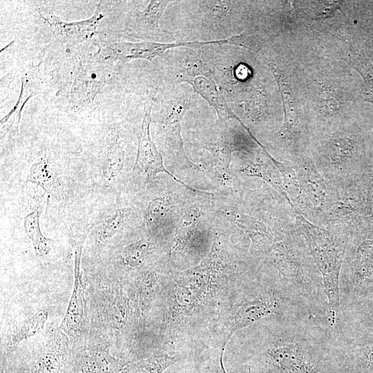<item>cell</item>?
<instances>
[{
  "label": "cell",
  "instance_id": "obj_1",
  "mask_svg": "<svg viewBox=\"0 0 373 373\" xmlns=\"http://www.w3.org/2000/svg\"><path fill=\"white\" fill-rule=\"evenodd\" d=\"M316 168L337 191L373 175V162L363 146L362 133L350 119L312 134L308 149Z\"/></svg>",
  "mask_w": 373,
  "mask_h": 373
},
{
  "label": "cell",
  "instance_id": "obj_2",
  "mask_svg": "<svg viewBox=\"0 0 373 373\" xmlns=\"http://www.w3.org/2000/svg\"><path fill=\"white\" fill-rule=\"evenodd\" d=\"M298 227L319 271L327 302V322L333 327L341 308L340 278L348 229L344 226L321 227L296 214Z\"/></svg>",
  "mask_w": 373,
  "mask_h": 373
},
{
  "label": "cell",
  "instance_id": "obj_3",
  "mask_svg": "<svg viewBox=\"0 0 373 373\" xmlns=\"http://www.w3.org/2000/svg\"><path fill=\"white\" fill-rule=\"evenodd\" d=\"M289 164L298 186L297 197L291 202L294 207L309 222L324 227L337 200V191L325 182L308 153Z\"/></svg>",
  "mask_w": 373,
  "mask_h": 373
},
{
  "label": "cell",
  "instance_id": "obj_4",
  "mask_svg": "<svg viewBox=\"0 0 373 373\" xmlns=\"http://www.w3.org/2000/svg\"><path fill=\"white\" fill-rule=\"evenodd\" d=\"M221 44V40L156 43L149 41L141 42H113L100 47V54L104 59L122 62L133 59H146L152 61L153 58L160 56L170 49L180 46H200L207 44Z\"/></svg>",
  "mask_w": 373,
  "mask_h": 373
},
{
  "label": "cell",
  "instance_id": "obj_5",
  "mask_svg": "<svg viewBox=\"0 0 373 373\" xmlns=\"http://www.w3.org/2000/svg\"><path fill=\"white\" fill-rule=\"evenodd\" d=\"M68 339L62 331L54 330L27 363L26 373H66L69 355Z\"/></svg>",
  "mask_w": 373,
  "mask_h": 373
},
{
  "label": "cell",
  "instance_id": "obj_6",
  "mask_svg": "<svg viewBox=\"0 0 373 373\" xmlns=\"http://www.w3.org/2000/svg\"><path fill=\"white\" fill-rule=\"evenodd\" d=\"M127 363L100 345L85 347L69 354L66 373H119Z\"/></svg>",
  "mask_w": 373,
  "mask_h": 373
},
{
  "label": "cell",
  "instance_id": "obj_7",
  "mask_svg": "<svg viewBox=\"0 0 373 373\" xmlns=\"http://www.w3.org/2000/svg\"><path fill=\"white\" fill-rule=\"evenodd\" d=\"M39 15L49 25L55 38L68 44L81 42L90 38L95 32L100 21L104 17L101 3L93 15L85 20L75 22L63 21L52 10L40 9Z\"/></svg>",
  "mask_w": 373,
  "mask_h": 373
},
{
  "label": "cell",
  "instance_id": "obj_8",
  "mask_svg": "<svg viewBox=\"0 0 373 373\" xmlns=\"http://www.w3.org/2000/svg\"><path fill=\"white\" fill-rule=\"evenodd\" d=\"M153 98L144 102V114L140 133L137 135L138 148L135 166L145 172L148 177H153L158 173H166L176 181H179L172 175L164 166L162 158L150 135L151 112ZM180 183L185 185L182 182Z\"/></svg>",
  "mask_w": 373,
  "mask_h": 373
},
{
  "label": "cell",
  "instance_id": "obj_9",
  "mask_svg": "<svg viewBox=\"0 0 373 373\" xmlns=\"http://www.w3.org/2000/svg\"><path fill=\"white\" fill-rule=\"evenodd\" d=\"M281 309L280 303L275 298H257L244 302L236 312L228 332L224 338L220 350V362L223 373H227L223 366L225 347L233 334L239 329L270 315Z\"/></svg>",
  "mask_w": 373,
  "mask_h": 373
},
{
  "label": "cell",
  "instance_id": "obj_10",
  "mask_svg": "<svg viewBox=\"0 0 373 373\" xmlns=\"http://www.w3.org/2000/svg\"><path fill=\"white\" fill-rule=\"evenodd\" d=\"M85 236L74 245V284L68 306L59 329L65 334H75L81 327L85 312V300L82 276L81 272V257Z\"/></svg>",
  "mask_w": 373,
  "mask_h": 373
},
{
  "label": "cell",
  "instance_id": "obj_11",
  "mask_svg": "<svg viewBox=\"0 0 373 373\" xmlns=\"http://www.w3.org/2000/svg\"><path fill=\"white\" fill-rule=\"evenodd\" d=\"M40 63L32 65L21 76V88L19 97L13 108L1 119V140L8 133H18L21 111L28 100L37 95L41 88L39 72Z\"/></svg>",
  "mask_w": 373,
  "mask_h": 373
},
{
  "label": "cell",
  "instance_id": "obj_12",
  "mask_svg": "<svg viewBox=\"0 0 373 373\" xmlns=\"http://www.w3.org/2000/svg\"><path fill=\"white\" fill-rule=\"evenodd\" d=\"M180 80L191 84L195 92L200 95L218 113L224 117L238 119L227 106L219 92L212 75L208 70L194 68L180 75Z\"/></svg>",
  "mask_w": 373,
  "mask_h": 373
},
{
  "label": "cell",
  "instance_id": "obj_13",
  "mask_svg": "<svg viewBox=\"0 0 373 373\" xmlns=\"http://www.w3.org/2000/svg\"><path fill=\"white\" fill-rule=\"evenodd\" d=\"M47 319L48 312L39 310L17 327L4 345L1 363L6 361L21 342L37 334L44 328Z\"/></svg>",
  "mask_w": 373,
  "mask_h": 373
},
{
  "label": "cell",
  "instance_id": "obj_14",
  "mask_svg": "<svg viewBox=\"0 0 373 373\" xmlns=\"http://www.w3.org/2000/svg\"><path fill=\"white\" fill-rule=\"evenodd\" d=\"M40 215V207L28 213L24 218L23 227L25 233L30 240L37 254L44 256L50 252L53 240L42 234L39 222Z\"/></svg>",
  "mask_w": 373,
  "mask_h": 373
},
{
  "label": "cell",
  "instance_id": "obj_15",
  "mask_svg": "<svg viewBox=\"0 0 373 373\" xmlns=\"http://www.w3.org/2000/svg\"><path fill=\"white\" fill-rule=\"evenodd\" d=\"M178 360L166 354H155L147 358L127 363L119 373H162Z\"/></svg>",
  "mask_w": 373,
  "mask_h": 373
},
{
  "label": "cell",
  "instance_id": "obj_16",
  "mask_svg": "<svg viewBox=\"0 0 373 373\" xmlns=\"http://www.w3.org/2000/svg\"><path fill=\"white\" fill-rule=\"evenodd\" d=\"M124 163V151L118 138L110 143L104 164L102 173L104 178L111 181L122 171Z\"/></svg>",
  "mask_w": 373,
  "mask_h": 373
},
{
  "label": "cell",
  "instance_id": "obj_17",
  "mask_svg": "<svg viewBox=\"0 0 373 373\" xmlns=\"http://www.w3.org/2000/svg\"><path fill=\"white\" fill-rule=\"evenodd\" d=\"M128 215V209L121 208L107 216L98 227L97 240L103 242L113 237L124 224Z\"/></svg>",
  "mask_w": 373,
  "mask_h": 373
},
{
  "label": "cell",
  "instance_id": "obj_18",
  "mask_svg": "<svg viewBox=\"0 0 373 373\" xmlns=\"http://www.w3.org/2000/svg\"><path fill=\"white\" fill-rule=\"evenodd\" d=\"M28 182L41 186L45 192L50 193L53 180L46 158H41L32 165L26 182Z\"/></svg>",
  "mask_w": 373,
  "mask_h": 373
},
{
  "label": "cell",
  "instance_id": "obj_19",
  "mask_svg": "<svg viewBox=\"0 0 373 373\" xmlns=\"http://www.w3.org/2000/svg\"><path fill=\"white\" fill-rule=\"evenodd\" d=\"M150 250V243L146 240H140L126 246L122 252L124 263L131 267L141 265Z\"/></svg>",
  "mask_w": 373,
  "mask_h": 373
},
{
  "label": "cell",
  "instance_id": "obj_20",
  "mask_svg": "<svg viewBox=\"0 0 373 373\" xmlns=\"http://www.w3.org/2000/svg\"><path fill=\"white\" fill-rule=\"evenodd\" d=\"M127 303L124 294L116 290L111 305L108 307V316L113 328L120 329L126 317Z\"/></svg>",
  "mask_w": 373,
  "mask_h": 373
},
{
  "label": "cell",
  "instance_id": "obj_21",
  "mask_svg": "<svg viewBox=\"0 0 373 373\" xmlns=\"http://www.w3.org/2000/svg\"><path fill=\"white\" fill-rule=\"evenodd\" d=\"M200 213L196 209H192L180 219L176 231V239L180 245H183L194 231L199 220Z\"/></svg>",
  "mask_w": 373,
  "mask_h": 373
},
{
  "label": "cell",
  "instance_id": "obj_22",
  "mask_svg": "<svg viewBox=\"0 0 373 373\" xmlns=\"http://www.w3.org/2000/svg\"><path fill=\"white\" fill-rule=\"evenodd\" d=\"M170 2L169 1H151L146 8L140 14L141 22L146 27H157L160 18Z\"/></svg>",
  "mask_w": 373,
  "mask_h": 373
},
{
  "label": "cell",
  "instance_id": "obj_23",
  "mask_svg": "<svg viewBox=\"0 0 373 373\" xmlns=\"http://www.w3.org/2000/svg\"><path fill=\"white\" fill-rule=\"evenodd\" d=\"M169 209V200L164 198H155L147 207L145 216L148 223H157L166 214Z\"/></svg>",
  "mask_w": 373,
  "mask_h": 373
}]
</instances>
